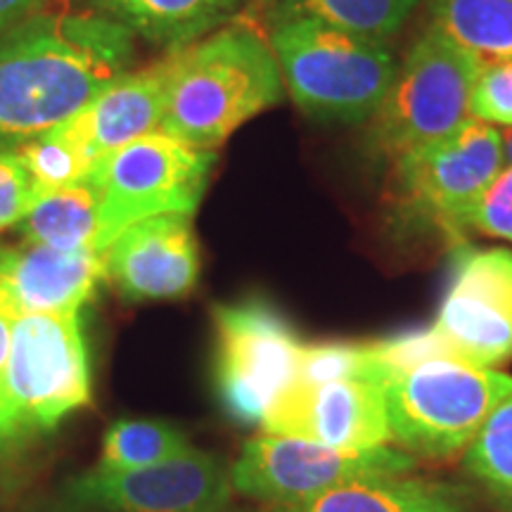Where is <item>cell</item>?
I'll use <instances>...</instances> for the list:
<instances>
[{"label":"cell","mask_w":512,"mask_h":512,"mask_svg":"<svg viewBox=\"0 0 512 512\" xmlns=\"http://www.w3.org/2000/svg\"><path fill=\"white\" fill-rule=\"evenodd\" d=\"M133 38L98 12H43L0 31V150L74 117L126 74Z\"/></svg>","instance_id":"cell-1"},{"label":"cell","mask_w":512,"mask_h":512,"mask_svg":"<svg viewBox=\"0 0 512 512\" xmlns=\"http://www.w3.org/2000/svg\"><path fill=\"white\" fill-rule=\"evenodd\" d=\"M285 95L271 43L245 24H230L174 50L159 131L214 150Z\"/></svg>","instance_id":"cell-2"},{"label":"cell","mask_w":512,"mask_h":512,"mask_svg":"<svg viewBox=\"0 0 512 512\" xmlns=\"http://www.w3.org/2000/svg\"><path fill=\"white\" fill-rule=\"evenodd\" d=\"M86 406L91 361L81 311L19 316L0 392V456L34 444Z\"/></svg>","instance_id":"cell-3"},{"label":"cell","mask_w":512,"mask_h":512,"mask_svg":"<svg viewBox=\"0 0 512 512\" xmlns=\"http://www.w3.org/2000/svg\"><path fill=\"white\" fill-rule=\"evenodd\" d=\"M268 43L283 74L285 91L299 110L318 121H370L399 67L384 41L316 19L273 22Z\"/></svg>","instance_id":"cell-4"},{"label":"cell","mask_w":512,"mask_h":512,"mask_svg":"<svg viewBox=\"0 0 512 512\" xmlns=\"http://www.w3.org/2000/svg\"><path fill=\"white\" fill-rule=\"evenodd\" d=\"M382 389L394 444L413 458L444 460L470 446L512 392V375L434 358L394 375Z\"/></svg>","instance_id":"cell-5"},{"label":"cell","mask_w":512,"mask_h":512,"mask_svg":"<svg viewBox=\"0 0 512 512\" xmlns=\"http://www.w3.org/2000/svg\"><path fill=\"white\" fill-rule=\"evenodd\" d=\"M484 64L427 27L408 50L370 119V145L384 157L448 136L472 117V91Z\"/></svg>","instance_id":"cell-6"},{"label":"cell","mask_w":512,"mask_h":512,"mask_svg":"<svg viewBox=\"0 0 512 512\" xmlns=\"http://www.w3.org/2000/svg\"><path fill=\"white\" fill-rule=\"evenodd\" d=\"M214 164V150L192 147L164 131L119 147L91 178L100 190L95 249L105 252L119 233L152 216L195 214Z\"/></svg>","instance_id":"cell-7"},{"label":"cell","mask_w":512,"mask_h":512,"mask_svg":"<svg viewBox=\"0 0 512 512\" xmlns=\"http://www.w3.org/2000/svg\"><path fill=\"white\" fill-rule=\"evenodd\" d=\"M503 166V133L470 117L448 136L394 159V207L401 219L458 240Z\"/></svg>","instance_id":"cell-8"},{"label":"cell","mask_w":512,"mask_h":512,"mask_svg":"<svg viewBox=\"0 0 512 512\" xmlns=\"http://www.w3.org/2000/svg\"><path fill=\"white\" fill-rule=\"evenodd\" d=\"M214 320V389L238 425H261L268 408L297 377L304 339L266 299L219 304Z\"/></svg>","instance_id":"cell-9"},{"label":"cell","mask_w":512,"mask_h":512,"mask_svg":"<svg viewBox=\"0 0 512 512\" xmlns=\"http://www.w3.org/2000/svg\"><path fill=\"white\" fill-rule=\"evenodd\" d=\"M415 458L394 446L337 448L299 437L261 434L245 441L230 465L233 491L259 503L294 505L354 479L403 475Z\"/></svg>","instance_id":"cell-10"},{"label":"cell","mask_w":512,"mask_h":512,"mask_svg":"<svg viewBox=\"0 0 512 512\" xmlns=\"http://www.w3.org/2000/svg\"><path fill=\"white\" fill-rule=\"evenodd\" d=\"M233 484L219 456L190 446L166 463L128 472L93 467L67 479L50 512H226Z\"/></svg>","instance_id":"cell-11"},{"label":"cell","mask_w":512,"mask_h":512,"mask_svg":"<svg viewBox=\"0 0 512 512\" xmlns=\"http://www.w3.org/2000/svg\"><path fill=\"white\" fill-rule=\"evenodd\" d=\"M434 330L456 361L501 368L512 361V252L463 247L453 259Z\"/></svg>","instance_id":"cell-12"},{"label":"cell","mask_w":512,"mask_h":512,"mask_svg":"<svg viewBox=\"0 0 512 512\" xmlns=\"http://www.w3.org/2000/svg\"><path fill=\"white\" fill-rule=\"evenodd\" d=\"M261 430L337 448H375L392 441L384 389L370 380L292 382L268 408Z\"/></svg>","instance_id":"cell-13"},{"label":"cell","mask_w":512,"mask_h":512,"mask_svg":"<svg viewBox=\"0 0 512 512\" xmlns=\"http://www.w3.org/2000/svg\"><path fill=\"white\" fill-rule=\"evenodd\" d=\"M102 254L107 278L133 302L181 299L200 280V242L185 214L133 223Z\"/></svg>","instance_id":"cell-14"},{"label":"cell","mask_w":512,"mask_h":512,"mask_svg":"<svg viewBox=\"0 0 512 512\" xmlns=\"http://www.w3.org/2000/svg\"><path fill=\"white\" fill-rule=\"evenodd\" d=\"M107 278L100 249L0 247V297L19 316L76 313Z\"/></svg>","instance_id":"cell-15"},{"label":"cell","mask_w":512,"mask_h":512,"mask_svg":"<svg viewBox=\"0 0 512 512\" xmlns=\"http://www.w3.org/2000/svg\"><path fill=\"white\" fill-rule=\"evenodd\" d=\"M171 67L174 53L138 72L128 69L119 79L107 83L83 110L67 119V126L88 147L98 166L131 140L159 131L169 95Z\"/></svg>","instance_id":"cell-16"},{"label":"cell","mask_w":512,"mask_h":512,"mask_svg":"<svg viewBox=\"0 0 512 512\" xmlns=\"http://www.w3.org/2000/svg\"><path fill=\"white\" fill-rule=\"evenodd\" d=\"M91 12L112 19L133 36L169 53L226 27L247 0H83Z\"/></svg>","instance_id":"cell-17"},{"label":"cell","mask_w":512,"mask_h":512,"mask_svg":"<svg viewBox=\"0 0 512 512\" xmlns=\"http://www.w3.org/2000/svg\"><path fill=\"white\" fill-rule=\"evenodd\" d=\"M271 512H467V498L456 484L403 472L354 479L311 501L278 505Z\"/></svg>","instance_id":"cell-18"},{"label":"cell","mask_w":512,"mask_h":512,"mask_svg":"<svg viewBox=\"0 0 512 512\" xmlns=\"http://www.w3.org/2000/svg\"><path fill=\"white\" fill-rule=\"evenodd\" d=\"M430 29L484 67L512 62V0H430Z\"/></svg>","instance_id":"cell-19"},{"label":"cell","mask_w":512,"mask_h":512,"mask_svg":"<svg viewBox=\"0 0 512 512\" xmlns=\"http://www.w3.org/2000/svg\"><path fill=\"white\" fill-rule=\"evenodd\" d=\"M24 240L31 245L95 249L100 228V190L95 183H76L36 197L22 223Z\"/></svg>","instance_id":"cell-20"},{"label":"cell","mask_w":512,"mask_h":512,"mask_svg":"<svg viewBox=\"0 0 512 512\" xmlns=\"http://www.w3.org/2000/svg\"><path fill=\"white\" fill-rule=\"evenodd\" d=\"M420 0H273V22L316 19L351 34L384 41L399 34Z\"/></svg>","instance_id":"cell-21"},{"label":"cell","mask_w":512,"mask_h":512,"mask_svg":"<svg viewBox=\"0 0 512 512\" xmlns=\"http://www.w3.org/2000/svg\"><path fill=\"white\" fill-rule=\"evenodd\" d=\"M463 472L498 512H512V392L463 451Z\"/></svg>","instance_id":"cell-22"},{"label":"cell","mask_w":512,"mask_h":512,"mask_svg":"<svg viewBox=\"0 0 512 512\" xmlns=\"http://www.w3.org/2000/svg\"><path fill=\"white\" fill-rule=\"evenodd\" d=\"M190 448L188 434L166 420H119L102 439L98 470L128 472L181 456Z\"/></svg>","instance_id":"cell-23"},{"label":"cell","mask_w":512,"mask_h":512,"mask_svg":"<svg viewBox=\"0 0 512 512\" xmlns=\"http://www.w3.org/2000/svg\"><path fill=\"white\" fill-rule=\"evenodd\" d=\"M17 152L27 166L38 195L76 183H88L98 171V162L88 152V147L74 136L67 121L31 138L29 143L17 147Z\"/></svg>","instance_id":"cell-24"},{"label":"cell","mask_w":512,"mask_h":512,"mask_svg":"<svg viewBox=\"0 0 512 512\" xmlns=\"http://www.w3.org/2000/svg\"><path fill=\"white\" fill-rule=\"evenodd\" d=\"M335 380H370L380 384L370 342H304L294 382L323 384Z\"/></svg>","instance_id":"cell-25"},{"label":"cell","mask_w":512,"mask_h":512,"mask_svg":"<svg viewBox=\"0 0 512 512\" xmlns=\"http://www.w3.org/2000/svg\"><path fill=\"white\" fill-rule=\"evenodd\" d=\"M472 119L512 128V62L482 69L472 91Z\"/></svg>","instance_id":"cell-26"},{"label":"cell","mask_w":512,"mask_h":512,"mask_svg":"<svg viewBox=\"0 0 512 512\" xmlns=\"http://www.w3.org/2000/svg\"><path fill=\"white\" fill-rule=\"evenodd\" d=\"M38 192L17 150H0V230L22 223Z\"/></svg>","instance_id":"cell-27"},{"label":"cell","mask_w":512,"mask_h":512,"mask_svg":"<svg viewBox=\"0 0 512 512\" xmlns=\"http://www.w3.org/2000/svg\"><path fill=\"white\" fill-rule=\"evenodd\" d=\"M467 230H477L489 238L512 240V164L503 166L501 174L486 188L467 219Z\"/></svg>","instance_id":"cell-28"},{"label":"cell","mask_w":512,"mask_h":512,"mask_svg":"<svg viewBox=\"0 0 512 512\" xmlns=\"http://www.w3.org/2000/svg\"><path fill=\"white\" fill-rule=\"evenodd\" d=\"M15 323H17V313L12 311V306L5 302L3 297H0V392H3L5 370H8V361H10Z\"/></svg>","instance_id":"cell-29"},{"label":"cell","mask_w":512,"mask_h":512,"mask_svg":"<svg viewBox=\"0 0 512 512\" xmlns=\"http://www.w3.org/2000/svg\"><path fill=\"white\" fill-rule=\"evenodd\" d=\"M43 3L46 0H0V31L15 27V24L36 15V10Z\"/></svg>","instance_id":"cell-30"},{"label":"cell","mask_w":512,"mask_h":512,"mask_svg":"<svg viewBox=\"0 0 512 512\" xmlns=\"http://www.w3.org/2000/svg\"><path fill=\"white\" fill-rule=\"evenodd\" d=\"M503 155H505V162L512 164V128L508 133H503Z\"/></svg>","instance_id":"cell-31"}]
</instances>
